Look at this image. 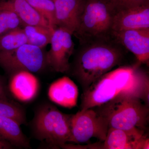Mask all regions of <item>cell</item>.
<instances>
[{
    "label": "cell",
    "mask_w": 149,
    "mask_h": 149,
    "mask_svg": "<svg viewBox=\"0 0 149 149\" xmlns=\"http://www.w3.org/2000/svg\"><path fill=\"white\" fill-rule=\"evenodd\" d=\"M149 28V2L122 6L117 4L113 17L112 32Z\"/></svg>",
    "instance_id": "10"
},
{
    "label": "cell",
    "mask_w": 149,
    "mask_h": 149,
    "mask_svg": "<svg viewBox=\"0 0 149 149\" xmlns=\"http://www.w3.org/2000/svg\"><path fill=\"white\" fill-rule=\"evenodd\" d=\"M8 88L12 98L23 103L33 101L40 91V81L32 72L22 70L9 75Z\"/></svg>",
    "instance_id": "11"
},
{
    "label": "cell",
    "mask_w": 149,
    "mask_h": 149,
    "mask_svg": "<svg viewBox=\"0 0 149 149\" xmlns=\"http://www.w3.org/2000/svg\"><path fill=\"white\" fill-rule=\"evenodd\" d=\"M116 8L115 0H86L79 26L73 34L80 44L113 37Z\"/></svg>",
    "instance_id": "5"
},
{
    "label": "cell",
    "mask_w": 149,
    "mask_h": 149,
    "mask_svg": "<svg viewBox=\"0 0 149 149\" xmlns=\"http://www.w3.org/2000/svg\"><path fill=\"white\" fill-rule=\"evenodd\" d=\"M93 108L106 120L109 128L145 131L148 123L149 107L132 93H120L109 101Z\"/></svg>",
    "instance_id": "3"
},
{
    "label": "cell",
    "mask_w": 149,
    "mask_h": 149,
    "mask_svg": "<svg viewBox=\"0 0 149 149\" xmlns=\"http://www.w3.org/2000/svg\"><path fill=\"white\" fill-rule=\"evenodd\" d=\"M124 48L113 36L80 44L68 73L81 85L83 92L124 57Z\"/></svg>",
    "instance_id": "2"
},
{
    "label": "cell",
    "mask_w": 149,
    "mask_h": 149,
    "mask_svg": "<svg viewBox=\"0 0 149 149\" xmlns=\"http://www.w3.org/2000/svg\"><path fill=\"white\" fill-rule=\"evenodd\" d=\"M14 147L0 136V149H12Z\"/></svg>",
    "instance_id": "24"
},
{
    "label": "cell",
    "mask_w": 149,
    "mask_h": 149,
    "mask_svg": "<svg viewBox=\"0 0 149 149\" xmlns=\"http://www.w3.org/2000/svg\"><path fill=\"white\" fill-rule=\"evenodd\" d=\"M137 62L121 66L107 72L83 91L81 109L93 108L105 103L122 93L138 96L149 106V78L148 72Z\"/></svg>",
    "instance_id": "1"
},
{
    "label": "cell",
    "mask_w": 149,
    "mask_h": 149,
    "mask_svg": "<svg viewBox=\"0 0 149 149\" xmlns=\"http://www.w3.org/2000/svg\"><path fill=\"white\" fill-rule=\"evenodd\" d=\"M27 43L24 30L18 27L8 31L0 39V51L12 50Z\"/></svg>",
    "instance_id": "19"
},
{
    "label": "cell",
    "mask_w": 149,
    "mask_h": 149,
    "mask_svg": "<svg viewBox=\"0 0 149 149\" xmlns=\"http://www.w3.org/2000/svg\"><path fill=\"white\" fill-rule=\"evenodd\" d=\"M78 95L77 85L67 76L54 81L48 89V96L51 101L66 108L71 109L77 106Z\"/></svg>",
    "instance_id": "14"
},
{
    "label": "cell",
    "mask_w": 149,
    "mask_h": 149,
    "mask_svg": "<svg viewBox=\"0 0 149 149\" xmlns=\"http://www.w3.org/2000/svg\"><path fill=\"white\" fill-rule=\"evenodd\" d=\"M79 149H149V138L139 129L125 130L109 128L104 141L88 146L79 145Z\"/></svg>",
    "instance_id": "8"
},
{
    "label": "cell",
    "mask_w": 149,
    "mask_h": 149,
    "mask_svg": "<svg viewBox=\"0 0 149 149\" xmlns=\"http://www.w3.org/2000/svg\"><path fill=\"white\" fill-rule=\"evenodd\" d=\"M55 6L56 27L73 35L79 26L86 0H53Z\"/></svg>",
    "instance_id": "13"
},
{
    "label": "cell",
    "mask_w": 149,
    "mask_h": 149,
    "mask_svg": "<svg viewBox=\"0 0 149 149\" xmlns=\"http://www.w3.org/2000/svg\"><path fill=\"white\" fill-rule=\"evenodd\" d=\"M47 66L42 49L27 43L12 50L0 51V66L9 75L22 70L37 73Z\"/></svg>",
    "instance_id": "6"
},
{
    "label": "cell",
    "mask_w": 149,
    "mask_h": 149,
    "mask_svg": "<svg viewBox=\"0 0 149 149\" xmlns=\"http://www.w3.org/2000/svg\"><path fill=\"white\" fill-rule=\"evenodd\" d=\"M72 115L63 113L50 103H42L30 122L33 136L51 148H62L70 138Z\"/></svg>",
    "instance_id": "4"
},
{
    "label": "cell",
    "mask_w": 149,
    "mask_h": 149,
    "mask_svg": "<svg viewBox=\"0 0 149 149\" xmlns=\"http://www.w3.org/2000/svg\"><path fill=\"white\" fill-rule=\"evenodd\" d=\"M112 36L142 64L149 65V28L113 32Z\"/></svg>",
    "instance_id": "12"
},
{
    "label": "cell",
    "mask_w": 149,
    "mask_h": 149,
    "mask_svg": "<svg viewBox=\"0 0 149 149\" xmlns=\"http://www.w3.org/2000/svg\"><path fill=\"white\" fill-rule=\"evenodd\" d=\"M0 117L12 118L20 125L27 124L25 109L13 99L0 100Z\"/></svg>",
    "instance_id": "18"
},
{
    "label": "cell",
    "mask_w": 149,
    "mask_h": 149,
    "mask_svg": "<svg viewBox=\"0 0 149 149\" xmlns=\"http://www.w3.org/2000/svg\"><path fill=\"white\" fill-rule=\"evenodd\" d=\"M69 142L79 144L88 142L91 138L102 142L109 129L107 123L93 108L81 109L72 114Z\"/></svg>",
    "instance_id": "7"
},
{
    "label": "cell",
    "mask_w": 149,
    "mask_h": 149,
    "mask_svg": "<svg viewBox=\"0 0 149 149\" xmlns=\"http://www.w3.org/2000/svg\"><path fill=\"white\" fill-rule=\"evenodd\" d=\"M39 13L47 19L52 28H56L55 6L53 0H26Z\"/></svg>",
    "instance_id": "20"
},
{
    "label": "cell",
    "mask_w": 149,
    "mask_h": 149,
    "mask_svg": "<svg viewBox=\"0 0 149 149\" xmlns=\"http://www.w3.org/2000/svg\"><path fill=\"white\" fill-rule=\"evenodd\" d=\"M22 24L15 13L8 10H0V34L18 28Z\"/></svg>",
    "instance_id": "21"
},
{
    "label": "cell",
    "mask_w": 149,
    "mask_h": 149,
    "mask_svg": "<svg viewBox=\"0 0 149 149\" xmlns=\"http://www.w3.org/2000/svg\"><path fill=\"white\" fill-rule=\"evenodd\" d=\"M118 6H128L149 3V0H115Z\"/></svg>",
    "instance_id": "23"
},
{
    "label": "cell",
    "mask_w": 149,
    "mask_h": 149,
    "mask_svg": "<svg viewBox=\"0 0 149 149\" xmlns=\"http://www.w3.org/2000/svg\"><path fill=\"white\" fill-rule=\"evenodd\" d=\"M27 44L43 49L50 44L55 29L41 25H24Z\"/></svg>",
    "instance_id": "17"
},
{
    "label": "cell",
    "mask_w": 149,
    "mask_h": 149,
    "mask_svg": "<svg viewBox=\"0 0 149 149\" xmlns=\"http://www.w3.org/2000/svg\"><path fill=\"white\" fill-rule=\"evenodd\" d=\"M12 99L8 88L7 82L0 75V100Z\"/></svg>",
    "instance_id": "22"
},
{
    "label": "cell",
    "mask_w": 149,
    "mask_h": 149,
    "mask_svg": "<svg viewBox=\"0 0 149 149\" xmlns=\"http://www.w3.org/2000/svg\"><path fill=\"white\" fill-rule=\"evenodd\" d=\"M8 10L15 13L24 25H41L54 29L50 26L47 19L26 0H7L0 2V10Z\"/></svg>",
    "instance_id": "15"
},
{
    "label": "cell",
    "mask_w": 149,
    "mask_h": 149,
    "mask_svg": "<svg viewBox=\"0 0 149 149\" xmlns=\"http://www.w3.org/2000/svg\"><path fill=\"white\" fill-rule=\"evenodd\" d=\"M72 34L66 29L57 27L53 32L51 47L47 54L48 66L54 71L68 73L70 67L69 59L74 52Z\"/></svg>",
    "instance_id": "9"
},
{
    "label": "cell",
    "mask_w": 149,
    "mask_h": 149,
    "mask_svg": "<svg viewBox=\"0 0 149 149\" xmlns=\"http://www.w3.org/2000/svg\"><path fill=\"white\" fill-rule=\"evenodd\" d=\"M20 125L12 118L0 117V136L15 148H30L29 141Z\"/></svg>",
    "instance_id": "16"
}]
</instances>
